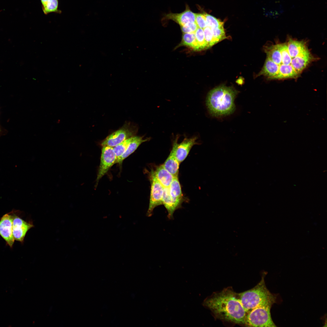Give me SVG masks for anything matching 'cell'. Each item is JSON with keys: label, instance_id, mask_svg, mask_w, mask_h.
Listing matches in <instances>:
<instances>
[{"label": "cell", "instance_id": "24", "mask_svg": "<svg viewBox=\"0 0 327 327\" xmlns=\"http://www.w3.org/2000/svg\"><path fill=\"white\" fill-rule=\"evenodd\" d=\"M203 30L207 48L216 44L214 39L211 28L207 26L203 29Z\"/></svg>", "mask_w": 327, "mask_h": 327}, {"label": "cell", "instance_id": "14", "mask_svg": "<svg viewBox=\"0 0 327 327\" xmlns=\"http://www.w3.org/2000/svg\"><path fill=\"white\" fill-rule=\"evenodd\" d=\"M155 177L164 188H168L174 177L167 171L162 165L152 171Z\"/></svg>", "mask_w": 327, "mask_h": 327}, {"label": "cell", "instance_id": "7", "mask_svg": "<svg viewBox=\"0 0 327 327\" xmlns=\"http://www.w3.org/2000/svg\"><path fill=\"white\" fill-rule=\"evenodd\" d=\"M151 183L150 192L149 206L146 215L152 216L154 209L163 204L164 187L157 180L151 171L150 175Z\"/></svg>", "mask_w": 327, "mask_h": 327}, {"label": "cell", "instance_id": "2", "mask_svg": "<svg viewBox=\"0 0 327 327\" xmlns=\"http://www.w3.org/2000/svg\"><path fill=\"white\" fill-rule=\"evenodd\" d=\"M215 318L223 322L244 325L247 312L231 287L213 292L204 301Z\"/></svg>", "mask_w": 327, "mask_h": 327}, {"label": "cell", "instance_id": "18", "mask_svg": "<svg viewBox=\"0 0 327 327\" xmlns=\"http://www.w3.org/2000/svg\"><path fill=\"white\" fill-rule=\"evenodd\" d=\"M178 177H174L168 187L170 195L174 198H183V194Z\"/></svg>", "mask_w": 327, "mask_h": 327}, {"label": "cell", "instance_id": "11", "mask_svg": "<svg viewBox=\"0 0 327 327\" xmlns=\"http://www.w3.org/2000/svg\"><path fill=\"white\" fill-rule=\"evenodd\" d=\"M19 211L16 210L13 221V234L15 240L23 243L28 231L34 227L31 221H27L21 218L17 214Z\"/></svg>", "mask_w": 327, "mask_h": 327}, {"label": "cell", "instance_id": "21", "mask_svg": "<svg viewBox=\"0 0 327 327\" xmlns=\"http://www.w3.org/2000/svg\"><path fill=\"white\" fill-rule=\"evenodd\" d=\"M205 17L207 27L216 28L223 25V22L206 12L203 13Z\"/></svg>", "mask_w": 327, "mask_h": 327}, {"label": "cell", "instance_id": "22", "mask_svg": "<svg viewBox=\"0 0 327 327\" xmlns=\"http://www.w3.org/2000/svg\"><path fill=\"white\" fill-rule=\"evenodd\" d=\"M195 38L200 50L207 48L204 34L203 29L198 28L195 32Z\"/></svg>", "mask_w": 327, "mask_h": 327}, {"label": "cell", "instance_id": "4", "mask_svg": "<svg viewBox=\"0 0 327 327\" xmlns=\"http://www.w3.org/2000/svg\"><path fill=\"white\" fill-rule=\"evenodd\" d=\"M264 272L260 281L253 288L242 292L237 293L239 300L246 312L257 307L265 305L272 306L277 297L272 293L266 285Z\"/></svg>", "mask_w": 327, "mask_h": 327}, {"label": "cell", "instance_id": "8", "mask_svg": "<svg viewBox=\"0 0 327 327\" xmlns=\"http://www.w3.org/2000/svg\"><path fill=\"white\" fill-rule=\"evenodd\" d=\"M179 135H177L173 141L171 150L180 163L182 162L188 156L191 149L194 145L197 144V137L193 136L190 138L185 137L183 141L178 143Z\"/></svg>", "mask_w": 327, "mask_h": 327}, {"label": "cell", "instance_id": "16", "mask_svg": "<svg viewBox=\"0 0 327 327\" xmlns=\"http://www.w3.org/2000/svg\"><path fill=\"white\" fill-rule=\"evenodd\" d=\"M180 164L173 153L171 151L162 165L172 175L176 177L178 176Z\"/></svg>", "mask_w": 327, "mask_h": 327}, {"label": "cell", "instance_id": "1", "mask_svg": "<svg viewBox=\"0 0 327 327\" xmlns=\"http://www.w3.org/2000/svg\"><path fill=\"white\" fill-rule=\"evenodd\" d=\"M264 49L266 59L257 76L269 80L297 78L316 59L305 41L290 36L284 42L266 45Z\"/></svg>", "mask_w": 327, "mask_h": 327}, {"label": "cell", "instance_id": "25", "mask_svg": "<svg viewBox=\"0 0 327 327\" xmlns=\"http://www.w3.org/2000/svg\"><path fill=\"white\" fill-rule=\"evenodd\" d=\"M180 27L183 33H195L198 28L196 22L189 23Z\"/></svg>", "mask_w": 327, "mask_h": 327}, {"label": "cell", "instance_id": "23", "mask_svg": "<svg viewBox=\"0 0 327 327\" xmlns=\"http://www.w3.org/2000/svg\"><path fill=\"white\" fill-rule=\"evenodd\" d=\"M211 29L216 43L226 38L223 25L218 27L212 28Z\"/></svg>", "mask_w": 327, "mask_h": 327}, {"label": "cell", "instance_id": "3", "mask_svg": "<svg viewBox=\"0 0 327 327\" xmlns=\"http://www.w3.org/2000/svg\"><path fill=\"white\" fill-rule=\"evenodd\" d=\"M237 91L232 87L221 85L211 90L206 100L210 113L216 116L228 115L235 109L234 101Z\"/></svg>", "mask_w": 327, "mask_h": 327}, {"label": "cell", "instance_id": "15", "mask_svg": "<svg viewBox=\"0 0 327 327\" xmlns=\"http://www.w3.org/2000/svg\"><path fill=\"white\" fill-rule=\"evenodd\" d=\"M143 138V136L133 137L126 151L116 163L121 164L123 160L133 153L142 143L150 140L149 138L144 139Z\"/></svg>", "mask_w": 327, "mask_h": 327}, {"label": "cell", "instance_id": "6", "mask_svg": "<svg viewBox=\"0 0 327 327\" xmlns=\"http://www.w3.org/2000/svg\"><path fill=\"white\" fill-rule=\"evenodd\" d=\"M137 129L135 126L126 124L121 128L108 136L101 143V145L114 147L124 140L134 136Z\"/></svg>", "mask_w": 327, "mask_h": 327}, {"label": "cell", "instance_id": "17", "mask_svg": "<svg viewBox=\"0 0 327 327\" xmlns=\"http://www.w3.org/2000/svg\"><path fill=\"white\" fill-rule=\"evenodd\" d=\"M42 11L47 15L51 13L61 14V10L58 9V0H40Z\"/></svg>", "mask_w": 327, "mask_h": 327}, {"label": "cell", "instance_id": "26", "mask_svg": "<svg viewBox=\"0 0 327 327\" xmlns=\"http://www.w3.org/2000/svg\"><path fill=\"white\" fill-rule=\"evenodd\" d=\"M195 22L199 28L203 29L207 26L206 19L203 13H196Z\"/></svg>", "mask_w": 327, "mask_h": 327}, {"label": "cell", "instance_id": "19", "mask_svg": "<svg viewBox=\"0 0 327 327\" xmlns=\"http://www.w3.org/2000/svg\"><path fill=\"white\" fill-rule=\"evenodd\" d=\"M182 43L184 45L191 48L195 51H200L195 33H184L182 36Z\"/></svg>", "mask_w": 327, "mask_h": 327}, {"label": "cell", "instance_id": "20", "mask_svg": "<svg viewBox=\"0 0 327 327\" xmlns=\"http://www.w3.org/2000/svg\"><path fill=\"white\" fill-rule=\"evenodd\" d=\"M132 137L124 140L118 145L113 147L117 158L115 163L126 151Z\"/></svg>", "mask_w": 327, "mask_h": 327}, {"label": "cell", "instance_id": "9", "mask_svg": "<svg viewBox=\"0 0 327 327\" xmlns=\"http://www.w3.org/2000/svg\"><path fill=\"white\" fill-rule=\"evenodd\" d=\"M101 149V161L96 179V185L108 171L116 161V157L113 147L103 146Z\"/></svg>", "mask_w": 327, "mask_h": 327}, {"label": "cell", "instance_id": "5", "mask_svg": "<svg viewBox=\"0 0 327 327\" xmlns=\"http://www.w3.org/2000/svg\"><path fill=\"white\" fill-rule=\"evenodd\" d=\"M272 306L270 305L260 306L247 312L244 325L248 327H276L271 316Z\"/></svg>", "mask_w": 327, "mask_h": 327}, {"label": "cell", "instance_id": "10", "mask_svg": "<svg viewBox=\"0 0 327 327\" xmlns=\"http://www.w3.org/2000/svg\"><path fill=\"white\" fill-rule=\"evenodd\" d=\"M16 210L6 213L0 219V235L12 248L15 240L13 234V221Z\"/></svg>", "mask_w": 327, "mask_h": 327}, {"label": "cell", "instance_id": "13", "mask_svg": "<svg viewBox=\"0 0 327 327\" xmlns=\"http://www.w3.org/2000/svg\"><path fill=\"white\" fill-rule=\"evenodd\" d=\"M183 201V198L178 199L171 197L170 194L168 187L164 188L163 204L167 211V216L169 219L173 218L174 211L181 206Z\"/></svg>", "mask_w": 327, "mask_h": 327}, {"label": "cell", "instance_id": "12", "mask_svg": "<svg viewBox=\"0 0 327 327\" xmlns=\"http://www.w3.org/2000/svg\"><path fill=\"white\" fill-rule=\"evenodd\" d=\"M196 14L187 5L183 12L179 13L170 12L165 14L162 19L173 20L181 26L189 23L195 22Z\"/></svg>", "mask_w": 327, "mask_h": 327}]
</instances>
